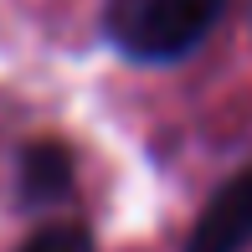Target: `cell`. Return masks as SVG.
Returning <instances> with one entry per match:
<instances>
[{"mask_svg": "<svg viewBox=\"0 0 252 252\" xmlns=\"http://www.w3.org/2000/svg\"><path fill=\"white\" fill-rule=\"evenodd\" d=\"M221 16V0H108L103 31L134 62H175L196 52Z\"/></svg>", "mask_w": 252, "mask_h": 252, "instance_id": "6da1fadb", "label": "cell"}, {"mask_svg": "<svg viewBox=\"0 0 252 252\" xmlns=\"http://www.w3.org/2000/svg\"><path fill=\"white\" fill-rule=\"evenodd\" d=\"M247 247H252V170H242L237 180L216 190L186 252H247Z\"/></svg>", "mask_w": 252, "mask_h": 252, "instance_id": "7a4b0ae2", "label": "cell"}, {"mask_svg": "<svg viewBox=\"0 0 252 252\" xmlns=\"http://www.w3.org/2000/svg\"><path fill=\"white\" fill-rule=\"evenodd\" d=\"M67 180H72V170H67L62 150H26V159H21V196L26 201H57Z\"/></svg>", "mask_w": 252, "mask_h": 252, "instance_id": "3957f363", "label": "cell"}, {"mask_svg": "<svg viewBox=\"0 0 252 252\" xmlns=\"http://www.w3.org/2000/svg\"><path fill=\"white\" fill-rule=\"evenodd\" d=\"M21 252H93V237L83 226H41Z\"/></svg>", "mask_w": 252, "mask_h": 252, "instance_id": "277c9868", "label": "cell"}]
</instances>
